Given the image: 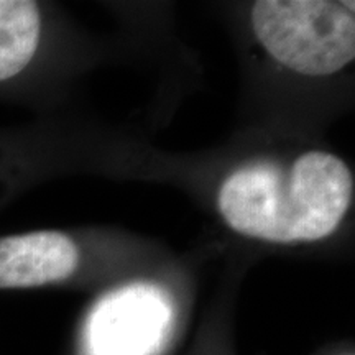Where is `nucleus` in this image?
I'll return each mask as SVG.
<instances>
[{"mask_svg": "<svg viewBox=\"0 0 355 355\" xmlns=\"http://www.w3.org/2000/svg\"><path fill=\"white\" fill-rule=\"evenodd\" d=\"M354 196L344 159L308 152L290 166L255 163L234 171L219 191V211L235 232L275 243L316 242L336 232Z\"/></svg>", "mask_w": 355, "mask_h": 355, "instance_id": "1", "label": "nucleus"}, {"mask_svg": "<svg viewBox=\"0 0 355 355\" xmlns=\"http://www.w3.org/2000/svg\"><path fill=\"white\" fill-rule=\"evenodd\" d=\"M252 26L273 60L303 76H329L355 56V3L347 0H261Z\"/></svg>", "mask_w": 355, "mask_h": 355, "instance_id": "2", "label": "nucleus"}, {"mask_svg": "<svg viewBox=\"0 0 355 355\" xmlns=\"http://www.w3.org/2000/svg\"><path fill=\"white\" fill-rule=\"evenodd\" d=\"M180 306L170 290L135 282L102 295L84 316L76 355H165Z\"/></svg>", "mask_w": 355, "mask_h": 355, "instance_id": "3", "label": "nucleus"}, {"mask_svg": "<svg viewBox=\"0 0 355 355\" xmlns=\"http://www.w3.org/2000/svg\"><path fill=\"white\" fill-rule=\"evenodd\" d=\"M78 266L76 243L63 232L37 230L0 237V290L64 283Z\"/></svg>", "mask_w": 355, "mask_h": 355, "instance_id": "4", "label": "nucleus"}, {"mask_svg": "<svg viewBox=\"0 0 355 355\" xmlns=\"http://www.w3.org/2000/svg\"><path fill=\"white\" fill-rule=\"evenodd\" d=\"M42 38V15L35 2L0 0V83L19 76L32 63Z\"/></svg>", "mask_w": 355, "mask_h": 355, "instance_id": "5", "label": "nucleus"}, {"mask_svg": "<svg viewBox=\"0 0 355 355\" xmlns=\"http://www.w3.org/2000/svg\"><path fill=\"white\" fill-rule=\"evenodd\" d=\"M336 355H354V352H339V354H336Z\"/></svg>", "mask_w": 355, "mask_h": 355, "instance_id": "6", "label": "nucleus"}]
</instances>
